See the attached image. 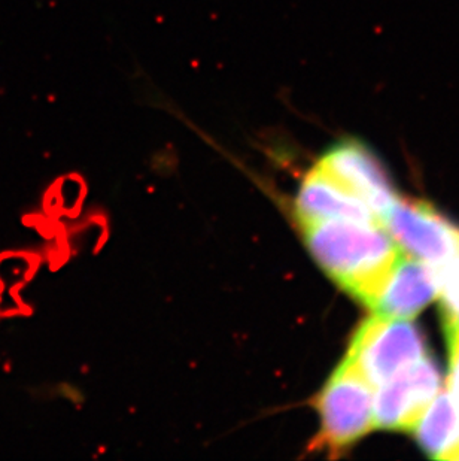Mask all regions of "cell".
<instances>
[{"label":"cell","mask_w":459,"mask_h":461,"mask_svg":"<svg viewBox=\"0 0 459 461\" xmlns=\"http://www.w3.org/2000/svg\"><path fill=\"white\" fill-rule=\"evenodd\" d=\"M419 446L435 460H452L459 448V414L447 391H440L416 427Z\"/></svg>","instance_id":"obj_9"},{"label":"cell","mask_w":459,"mask_h":461,"mask_svg":"<svg viewBox=\"0 0 459 461\" xmlns=\"http://www.w3.org/2000/svg\"><path fill=\"white\" fill-rule=\"evenodd\" d=\"M294 224L304 221L344 220L380 226L379 218L358 197L343 190L315 165L304 173L291 203Z\"/></svg>","instance_id":"obj_7"},{"label":"cell","mask_w":459,"mask_h":461,"mask_svg":"<svg viewBox=\"0 0 459 461\" xmlns=\"http://www.w3.org/2000/svg\"><path fill=\"white\" fill-rule=\"evenodd\" d=\"M434 272L441 296L443 323L444 326H459V248Z\"/></svg>","instance_id":"obj_10"},{"label":"cell","mask_w":459,"mask_h":461,"mask_svg":"<svg viewBox=\"0 0 459 461\" xmlns=\"http://www.w3.org/2000/svg\"><path fill=\"white\" fill-rule=\"evenodd\" d=\"M295 226L321 270L370 307L401 254L394 239L380 226L344 220L304 221Z\"/></svg>","instance_id":"obj_1"},{"label":"cell","mask_w":459,"mask_h":461,"mask_svg":"<svg viewBox=\"0 0 459 461\" xmlns=\"http://www.w3.org/2000/svg\"><path fill=\"white\" fill-rule=\"evenodd\" d=\"M319 430L312 449L338 455L373 427V391L346 355L315 398Z\"/></svg>","instance_id":"obj_2"},{"label":"cell","mask_w":459,"mask_h":461,"mask_svg":"<svg viewBox=\"0 0 459 461\" xmlns=\"http://www.w3.org/2000/svg\"><path fill=\"white\" fill-rule=\"evenodd\" d=\"M394 242L412 257L440 267L459 248V230L425 201L398 198L380 217Z\"/></svg>","instance_id":"obj_5"},{"label":"cell","mask_w":459,"mask_h":461,"mask_svg":"<svg viewBox=\"0 0 459 461\" xmlns=\"http://www.w3.org/2000/svg\"><path fill=\"white\" fill-rule=\"evenodd\" d=\"M427 354L421 330L399 318L373 315L355 331L346 357L371 387H379Z\"/></svg>","instance_id":"obj_3"},{"label":"cell","mask_w":459,"mask_h":461,"mask_svg":"<svg viewBox=\"0 0 459 461\" xmlns=\"http://www.w3.org/2000/svg\"><path fill=\"white\" fill-rule=\"evenodd\" d=\"M441 391V373L429 355L379 385L373 401V424L383 430L412 431Z\"/></svg>","instance_id":"obj_6"},{"label":"cell","mask_w":459,"mask_h":461,"mask_svg":"<svg viewBox=\"0 0 459 461\" xmlns=\"http://www.w3.org/2000/svg\"><path fill=\"white\" fill-rule=\"evenodd\" d=\"M437 293L438 282L434 269L401 252L370 309L379 317L410 320L435 298Z\"/></svg>","instance_id":"obj_8"},{"label":"cell","mask_w":459,"mask_h":461,"mask_svg":"<svg viewBox=\"0 0 459 461\" xmlns=\"http://www.w3.org/2000/svg\"><path fill=\"white\" fill-rule=\"evenodd\" d=\"M315 166L343 190L358 197L379 218L398 200L383 163L364 142L344 137L330 145Z\"/></svg>","instance_id":"obj_4"}]
</instances>
